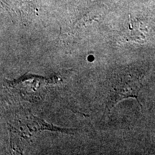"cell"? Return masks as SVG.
<instances>
[{
	"label": "cell",
	"instance_id": "cell-1",
	"mask_svg": "<svg viewBox=\"0 0 155 155\" xmlns=\"http://www.w3.org/2000/svg\"><path fill=\"white\" fill-rule=\"evenodd\" d=\"M141 86V77L135 72L126 71L116 74L110 81L106 109L109 111L116 104L126 98H134L139 102L138 95Z\"/></svg>",
	"mask_w": 155,
	"mask_h": 155
}]
</instances>
